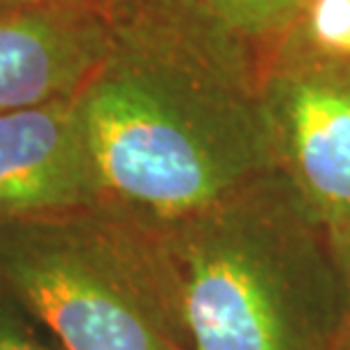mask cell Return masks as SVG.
Segmentation results:
<instances>
[{"label": "cell", "instance_id": "obj_11", "mask_svg": "<svg viewBox=\"0 0 350 350\" xmlns=\"http://www.w3.org/2000/svg\"><path fill=\"white\" fill-rule=\"evenodd\" d=\"M346 271H348V310H346V321H344V327H341V334H339V341L334 350H350V255L346 260Z\"/></svg>", "mask_w": 350, "mask_h": 350}, {"label": "cell", "instance_id": "obj_6", "mask_svg": "<svg viewBox=\"0 0 350 350\" xmlns=\"http://www.w3.org/2000/svg\"><path fill=\"white\" fill-rule=\"evenodd\" d=\"M114 18L91 7L0 14V114L78 96L107 57Z\"/></svg>", "mask_w": 350, "mask_h": 350}, {"label": "cell", "instance_id": "obj_2", "mask_svg": "<svg viewBox=\"0 0 350 350\" xmlns=\"http://www.w3.org/2000/svg\"><path fill=\"white\" fill-rule=\"evenodd\" d=\"M169 255L189 350H334L346 262L278 171L155 232Z\"/></svg>", "mask_w": 350, "mask_h": 350}, {"label": "cell", "instance_id": "obj_3", "mask_svg": "<svg viewBox=\"0 0 350 350\" xmlns=\"http://www.w3.org/2000/svg\"><path fill=\"white\" fill-rule=\"evenodd\" d=\"M0 291L62 350H189L159 237L103 207L0 221Z\"/></svg>", "mask_w": 350, "mask_h": 350}, {"label": "cell", "instance_id": "obj_1", "mask_svg": "<svg viewBox=\"0 0 350 350\" xmlns=\"http://www.w3.org/2000/svg\"><path fill=\"white\" fill-rule=\"evenodd\" d=\"M75 100L100 207L150 232L275 173L257 89L162 21H114L107 57Z\"/></svg>", "mask_w": 350, "mask_h": 350}, {"label": "cell", "instance_id": "obj_9", "mask_svg": "<svg viewBox=\"0 0 350 350\" xmlns=\"http://www.w3.org/2000/svg\"><path fill=\"white\" fill-rule=\"evenodd\" d=\"M228 18L241 21L243 25L264 27L275 25L291 16L307 0H212Z\"/></svg>", "mask_w": 350, "mask_h": 350}, {"label": "cell", "instance_id": "obj_8", "mask_svg": "<svg viewBox=\"0 0 350 350\" xmlns=\"http://www.w3.org/2000/svg\"><path fill=\"white\" fill-rule=\"evenodd\" d=\"M0 350H55L46 344L37 323L0 291Z\"/></svg>", "mask_w": 350, "mask_h": 350}, {"label": "cell", "instance_id": "obj_10", "mask_svg": "<svg viewBox=\"0 0 350 350\" xmlns=\"http://www.w3.org/2000/svg\"><path fill=\"white\" fill-rule=\"evenodd\" d=\"M109 0H0V14L48 10V7H91V10L107 12Z\"/></svg>", "mask_w": 350, "mask_h": 350}, {"label": "cell", "instance_id": "obj_4", "mask_svg": "<svg viewBox=\"0 0 350 350\" xmlns=\"http://www.w3.org/2000/svg\"><path fill=\"white\" fill-rule=\"evenodd\" d=\"M257 98L275 171L346 262L350 255V66L291 62L257 87Z\"/></svg>", "mask_w": 350, "mask_h": 350}, {"label": "cell", "instance_id": "obj_7", "mask_svg": "<svg viewBox=\"0 0 350 350\" xmlns=\"http://www.w3.org/2000/svg\"><path fill=\"white\" fill-rule=\"evenodd\" d=\"M307 34L314 62L350 66V0H310Z\"/></svg>", "mask_w": 350, "mask_h": 350}, {"label": "cell", "instance_id": "obj_5", "mask_svg": "<svg viewBox=\"0 0 350 350\" xmlns=\"http://www.w3.org/2000/svg\"><path fill=\"white\" fill-rule=\"evenodd\" d=\"M100 207L75 96L0 114V221Z\"/></svg>", "mask_w": 350, "mask_h": 350}]
</instances>
